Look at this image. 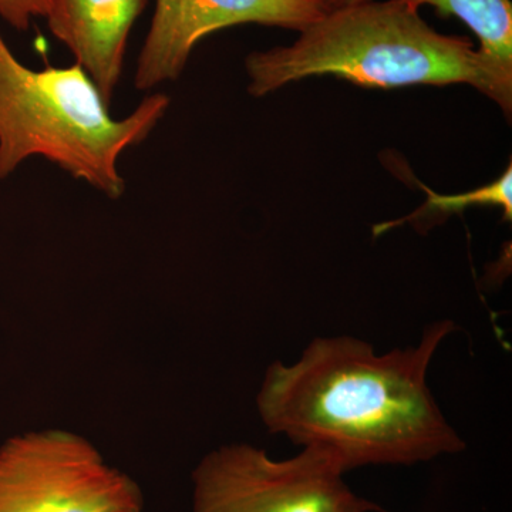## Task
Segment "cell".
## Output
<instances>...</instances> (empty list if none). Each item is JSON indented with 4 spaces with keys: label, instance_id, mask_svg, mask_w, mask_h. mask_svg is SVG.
<instances>
[{
    "label": "cell",
    "instance_id": "1",
    "mask_svg": "<svg viewBox=\"0 0 512 512\" xmlns=\"http://www.w3.org/2000/svg\"><path fill=\"white\" fill-rule=\"evenodd\" d=\"M453 330L451 320L431 323L419 345L382 355L352 336L313 339L292 365L266 370L256 399L262 421L345 474L460 453L466 443L427 384L431 360Z\"/></svg>",
    "mask_w": 512,
    "mask_h": 512
},
{
    "label": "cell",
    "instance_id": "2",
    "mask_svg": "<svg viewBox=\"0 0 512 512\" xmlns=\"http://www.w3.org/2000/svg\"><path fill=\"white\" fill-rule=\"evenodd\" d=\"M245 69L255 97L333 74L370 89L468 84L508 119L512 113V70L474 49L468 37L441 35L400 0L328 10L291 46L251 53Z\"/></svg>",
    "mask_w": 512,
    "mask_h": 512
},
{
    "label": "cell",
    "instance_id": "3",
    "mask_svg": "<svg viewBox=\"0 0 512 512\" xmlns=\"http://www.w3.org/2000/svg\"><path fill=\"white\" fill-rule=\"evenodd\" d=\"M168 107L170 97L151 94L130 116L113 119L79 64L30 69L0 35V180L39 156L119 200L126 191L121 154L143 143Z\"/></svg>",
    "mask_w": 512,
    "mask_h": 512
},
{
    "label": "cell",
    "instance_id": "4",
    "mask_svg": "<svg viewBox=\"0 0 512 512\" xmlns=\"http://www.w3.org/2000/svg\"><path fill=\"white\" fill-rule=\"evenodd\" d=\"M343 476L313 448L278 461L261 448L232 444L194 471V512H389L353 493Z\"/></svg>",
    "mask_w": 512,
    "mask_h": 512
},
{
    "label": "cell",
    "instance_id": "5",
    "mask_svg": "<svg viewBox=\"0 0 512 512\" xmlns=\"http://www.w3.org/2000/svg\"><path fill=\"white\" fill-rule=\"evenodd\" d=\"M133 478L107 466L90 441L62 430L0 447V512H143Z\"/></svg>",
    "mask_w": 512,
    "mask_h": 512
},
{
    "label": "cell",
    "instance_id": "6",
    "mask_svg": "<svg viewBox=\"0 0 512 512\" xmlns=\"http://www.w3.org/2000/svg\"><path fill=\"white\" fill-rule=\"evenodd\" d=\"M326 12L316 0H157L134 86L151 90L174 82L194 47L218 30L254 23L301 33Z\"/></svg>",
    "mask_w": 512,
    "mask_h": 512
},
{
    "label": "cell",
    "instance_id": "7",
    "mask_svg": "<svg viewBox=\"0 0 512 512\" xmlns=\"http://www.w3.org/2000/svg\"><path fill=\"white\" fill-rule=\"evenodd\" d=\"M147 0H50V32L73 53L107 104L123 73L127 40Z\"/></svg>",
    "mask_w": 512,
    "mask_h": 512
},
{
    "label": "cell",
    "instance_id": "8",
    "mask_svg": "<svg viewBox=\"0 0 512 512\" xmlns=\"http://www.w3.org/2000/svg\"><path fill=\"white\" fill-rule=\"evenodd\" d=\"M414 10L431 6L441 18H458L466 23L480 42L488 59L512 70L511 0H400Z\"/></svg>",
    "mask_w": 512,
    "mask_h": 512
},
{
    "label": "cell",
    "instance_id": "9",
    "mask_svg": "<svg viewBox=\"0 0 512 512\" xmlns=\"http://www.w3.org/2000/svg\"><path fill=\"white\" fill-rule=\"evenodd\" d=\"M427 192V201L414 211L409 217L400 218L397 221L384 222L373 228V235L379 237L389 229L399 227L404 222L433 221L439 222L440 218L446 220L451 214H460L467 208L473 207H498L504 215V221L512 218V165H508L497 180L477 188L474 191L463 192L456 195H441L421 185Z\"/></svg>",
    "mask_w": 512,
    "mask_h": 512
},
{
    "label": "cell",
    "instance_id": "10",
    "mask_svg": "<svg viewBox=\"0 0 512 512\" xmlns=\"http://www.w3.org/2000/svg\"><path fill=\"white\" fill-rule=\"evenodd\" d=\"M50 0H0V18L26 32L35 18H45Z\"/></svg>",
    "mask_w": 512,
    "mask_h": 512
},
{
    "label": "cell",
    "instance_id": "11",
    "mask_svg": "<svg viewBox=\"0 0 512 512\" xmlns=\"http://www.w3.org/2000/svg\"><path fill=\"white\" fill-rule=\"evenodd\" d=\"M323 8L332 10L345 8V6L357 5V3L370 2V0H316Z\"/></svg>",
    "mask_w": 512,
    "mask_h": 512
}]
</instances>
